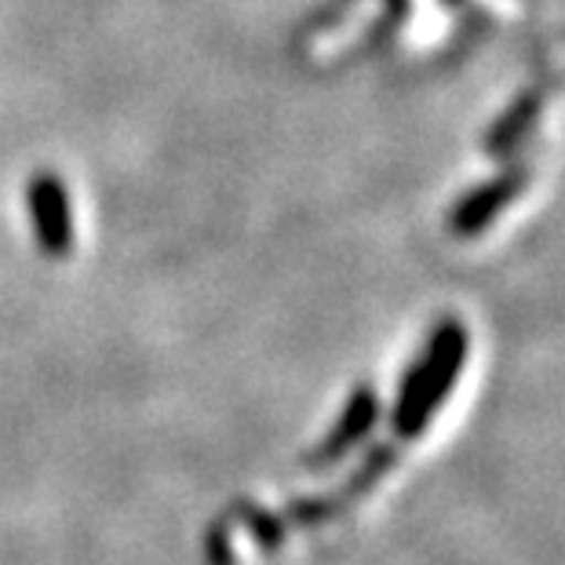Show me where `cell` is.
<instances>
[{"label": "cell", "mask_w": 565, "mask_h": 565, "mask_svg": "<svg viewBox=\"0 0 565 565\" xmlns=\"http://www.w3.org/2000/svg\"><path fill=\"white\" fill-rule=\"evenodd\" d=\"M467 354H471V332H467L463 321L449 318L430 332L427 347L419 351V358L402 383L398 402H394V416H391L394 435L413 441L435 424L445 398H449L452 387L460 383Z\"/></svg>", "instance_id": "obj_1"}, {"label": "cell", "mask_w": 565, "mask_h": 565, "mask_svg": "<svg viewBox=\"0 0 565 565\" xmlns=\"http://www.w3.org/2000/svg\"><path fill=\"white\" fill-rule=\"evenodd\" d=\"M536 106H540V99L536 95H525V99L519 103V106H511V114L503 117V121H497V128L489 131V150H508V147H514L519 142V136L522 131L533 125V117H536Z\"/></svg>", "instance_id": "obj_5"}, {"label": "cell", "mask_w": 565, "mask_h": 565, "mask_svg": "<svg viewBox=\"0 0 565 565\" xmlns=\"http://www.w3.org/2000/svg\"><path fill=\"white\" fill-rule=\"evenodd\" d=\"M30 204H33V220H38L41 242L52 252H66L70 248V204H66V190L58 186V179L44 175L33 183L30 190Z\"/></svg>", "instance_id": "obj_4"}, {"label": "cell", "mask_w": 565, "mask_h": 565, "mask_svg": "<svg viewBox=\"0 0 565 565\" xmlns=\"http://www.w3.org/2000/svg\"><path fill=\"white\" fill-rule=\"evenodd\" d=\"M525 186V172H503L497 179H489V183L475 186L471 194H467L456 209L449 212V231L456 237H475L482 234L486 226L497 220V215L508 209V204L522 194Z\"/></svg>", "instance_id": "obj_2"}, {"label": "cell", "mask_w": 565, "mask_h": 565, "mask_svg": "<svg viewBox=\"0 0 565 565\" xmlns=\"http://www.w3.org/2000/svg\"><path fill=\"white\" fill-rule=\"evenodd\" d=\"M376 416H380L376 391H372V387L354 391V398L347 402V408H343V419L332 427V435L324 438V445L315 452V463L318 467H329V463L340 460V456L351 449V445H358V441L369 435L372 424H376Z\"/></svg>", "instance_id": "obj_3"}]
</instances>
